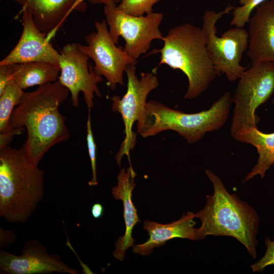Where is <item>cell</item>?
Here are the masks:
<instances>
[{
    "label": "cell",
    "instance_id": "cell-12",
    "mask_svg": "<svg viewBox=\"0 0 274 274\" xmlns=\"http://www.w3.org/2000/svg\"><path fill=\"white\" fill-rule=\"evenodd\" d=\"M0 271L7 274L80 273L67 265L58 255H50L37 240L28 241L20 255L1 251Z\"/></svg>",
    "mask_w": 274,
    "mask_h": 274
},
{
    "label": "cell",
    "instance_id": "cell-4",
    "mask_svg": "<svg viewBox=\"0 0 274 274\" xmlns=\"http://www.w3.org/2000/svg\"><path fill=\"white\" fill-rule=\"evenodd\" d=\"M162 41V48L155 49L149 53L161 55L160 61L152 73H156L158 66L163 64L179 70L188 80L184 98L192 99L199 96L217 75L202 28L184 23L169 29Z\"/></svg>",
    "mask_w": 274,
    "mask_h": 274
},
{
    "label": "cell",
    "instance_id": "cell-9",
    "mask_svg": "<svg viewBox=\"0 0 274 274\" xmlns=\"http://www.w3.org/2000/svg\"><path fill=\"white\" fill-rule=\"evenodd\" d=\"M125 72L127 78V91L122 97L115 95L111 98V108L113 111L121 114L124 125L125 137L115 156L116 161L121 166L123 156L126 155L131 166L129 153L136 143V133L132 127L145 108L148 94L158 87L159 82L153 73H142L139 79L135 64L128 65Z\"/></svg>",
    "mask_w": 274,
    "mask_h": 274
},
{
    "label": "cell",
    "instance_id": "cell-26",
    "mask_svg": "<svg viewBox=\"0 0 274 274\" xmlns=\"http://www.w3.org/2000/svg\"><path fill=\"white\" fill-rule=\"evenodd\" d=\"M17 237L15 233L11 230L0 228V247L1 248L7 247L16 241Z\"/></svg>",
    "mask_w": 274,
    "mask_h": 274
},
{
    "label": "cell",
    "instance_id": "cell-27",
    "mask_svg": "<svg viewBox=\"0 0 274 274\" xmlns=\"http://www.w3.org/2000/svg\"><path fill=\"white\" fill-rule=\"evenodd\" d=\"M104 211L103 206L99 203H95L92 206L91 214L95 219L100 218Z\"/></svg>",
    "mask_w": 274,
    "mask_h": 274
},
{
    "label": "cell",
    "instance_id": "cell-22",
    "mask_svg": "<svg viewBox=\"0 0 274 274\" xmlns=\"http://www.w3.org/2000/svg\"><path fill=\"white\" fill-rule=\"evenodd\" d=\"M161 0H121L117 6L123 13L139 16L153 12V6Z\"/></svg>",
    "mask_w": 274,
    "mask_h": 274
},
{
    "label": "cell",
    "instance_id": "cell-30",
    "mask_svg": "<svg viewBox=\"0 0 274 274\" xmlns=\"http://www.w3.org/2000/svg\"><path fill=\"white\" fill-rule=\"evenodd\" d=\"M114 3L117 4L120 2L121 0H113Z\"/></svg>",
    "mask_w": 274,
    "mask_h": 274
},
{
    "label": "cell",
    "instance_id": "cell-17",
    "mask_svg": "<svg viewBox=\"0 0 274 274\" xmlns=\"http://www.w3.org/2000/svg\"><path fill=\"white\" fill-rule=\"evenodd\" d=\"M136 174L131 166L126 169H122L117 177L116 186L112 188V193L116 200L122 201L123 204V218L125 230L123 236L118 237L115 244V249L113 256L117 259L123 261L125 251L134 245V238L132 232L134 226L141 222L137 214V210L132 201V191L136 186L134 178Z\"/></svg>",
    "mask_w": 274,
    "mask_h": 274
},
{
    "label": "cell",
    "instance_id": "cell-5",
    "mask_svg": "<svg viewBox=\"0 0 274 274\" xmlns=\"http://www.w3.org/2000/svg\"><path fill=\"white\" fill-rule=\"evenodd\" d=\"M232 102L225 92L207 110L186 113L155 101L147 102L138 121V132L143 138L167 130L176 131L188 143L200 140L207 132L221 128L228 118Z\"/></svg>",
    "mask_w": 274,
    "mask_h": 274
},
{
    "label": "cell",
    "instance_id": "cell-24",
    "mask_svg": "<svg viewBox=\"0 0 274 274\" xmlns=\"http://www.w3.org/2000/svg\"><path fill=\"white\" fill-rule=\"evenodd\" d=\"M266 249L264 255L257 262L251 265L254 272H262L264 269L271 265H274V241L267 237L265 240Z\"/></svg>",
    "mask_w": 274,
    "mask_h": 274
},
{
    "label": "cell",
    "instance_id": "cell-8",
    "mask_svg": "<svg viewBox=\"0 0 274 274\" xmlns=\"http://www.w3.org/2000/svg\"><path fill=\"white\" fill-rule=\"evenodd\" d=\"M104 12L112 40L117 44L119 37H122L125 42L123 50L135 60L147 52L153 40L163 39L159 28L162 13L135 16L123 13L117 6H105Z\"/></svg>",
    "mask_w": 274,
    "mask_h": 274
},
{
    "label": "cell",
    "instance_id": "cell-15",
    "mask_svg": "<svg viewBox=\"0 0 274 274\" xmlns=\"http://www.w3.org/2000/svg\"><path fill=\"white\" fill-rule=\"evenodd\" d=\"M248 22L247 54L252 64L274 62V0H267L258 6Z\"/></svg>",
    "mask_w": 274,
    "mask_h": 274
},
{
    "label": "cell",
    "instance_id": "cell-6",
    "mask_svg": "<svg viewBox=\"0 0 274 274\" xmlns=\"http://www.w3.org/2000/svg\"><path fill=\"white\" fill-rule=\"evenodd\" d=\"M274 94V62L252 64L241 77L232 102L235 104L230 127L232 136L257 127V109Z\"/></svg>",
    "mask_w": 274,
    "mask_h": 274
},
{
    "label": "cell",
    "instance_id": "cell-23",
    "mask_svg": "<svg viewBox=\"0 0 274 274\" xmlns=\"http://www.w3.org/2000/svg\"><path fill=\"white\" fill-rule=\"evenodd\" d=\"M87 136L86 141L88 154L90 159L91 166L92 169V179L88 183L89 186H92L97 185L98 184L96 175V146L94 140L92 130L90 111H88V119L87 121Z\"/></svg>",
    "mask_w": 274,
    "mask_h": 274
},
{
    "label": "cell",
    "instance_id": "cell-20",
    "mask_svg": "<svg viewBox=\"0 0 274 274\" xmlns=\"http://www.w3.org/2000/svg\"><path fill=\"white\" fill-rule=\"evenodd\" d=\"M24 91L13 79L0 93V136L9 130L12 112L21 101Z\"/></svg>",
    "mask_w": 274,
    "mask_h": 274
},
{
    "label": "cell",
    "instance_id": "cell-16",
    "mask_svg": "<svg viewBox=\"0 0 274 274\" xmlns=\"http://www.w3.org/2000/svg\"><path fill=\"white\" fill-rule=\"evenodd\" d=\"M194 213L188 212L177 221L168 224H160L148 220L144 222L143 228L149 234V238L143 244L133 245V252L142 256L149 255L155 248L165 244L174 238L199 240L198 229L194 227Z\"/></svg>",
    "mask_w": 274,
    "mask_h": 274
},
{
    "label": "cell",
    "instance_id": "cell-21",
    "mask_svg": "<svg viewBox=\"0 0 274 274\" xmlns=\"http://www.w3.org/2000/svg\"><path fill=\"white\" fill-rule=\"evenodd\" d=\"M267 0H239L240 6L233 10L230 25L243 27L249 21L252 11Z\"/></svg>",
    "mask_w": 274,
    "mask_h": 274
},
{
    "label": "cell",
    "instance_id": "cell-3",
    "mask_svg": "<svg viewBox=\"0 0 274 274\" xmlns=\"http://www.w3.org/2000/svg\"><path fill=\"white\" fill-rule=\"evenodd\" d=\"M44 172L24 148L0 147V216L11 223L26 222L43 197Z\"/></svg>",
    "mask_w": 274,
    "mask_h": 274
},
{
    "label": "cell",
    "instance_id": "cell-7",
    "mask_svg": "<svg viewBox=\"0 0 274 274\" xmlns=\"http://www.w3.org/2000/svg\"><path fill=\"white\" fill-rule=\"evenodd\" d=\"M234 8L228 6L219 12L206 11L203 16L202 26L207 48L217 75L223 74L231 82L239 79L247 70L241 61L248 48V32L243 27H235L227 30L221 37H218L216 24L223 15Z\"/></svg>",
    "mask_w": 274,
    "mask_h": 274
},
{
    "label": "cell",
    "instance_id": "cell-29",
    "mask_svg": "<svg viewBox=\"0 0 274 274\" xmlns=\"http://www.w3.org/2000/svg\"><path fill=\"white\" fill-rule=\"evenodd\" d=\"M92 4H104L105 6H116L113 0H88Z\"/></svg>",
    "mask_w": 274,
    "mask_h": 274
},
{
    "label": "cell",
    "instance_id": "cell-28",
    "mask_svg": "<svg viewBox=\"0 0 274 274\" xmlns=\"http://www.w3.org/2000/svg\"><path fill=\"white\" fill-rule=\"evenodd\" d=\"M66 245L68 246V247L73 251L74 254L76 255V257H77L78 261H79V264L81 266L82 268V271L84 273H92L91 271L89 269V268L88 267L87 265L84 264L83 262L81 261L80 258L78 256V255L77 254L76 252L75 251V250L73 249L72 246L71 245L70 241L67 238V242L66 243Z\"/></svg>",
    "mask_w": 274,
    "mask_h": 274
},
{
    "label": "cell",
    "instance_id": "cell-19",
    "mask_svg": "<svg viewBox=\"0 0 274 274\" xmlns=\"http://www.w3.org/2000/svg\"><path fill=\"white\" fill-rule=\"evenodd\" d=\"M13 79L23 90L56 82L60 74L59 65L46 62L12 64Z\"/></svg>",
    "mask_w": 274,
    "mask_h": 274
},
{
    "label": "cell",
    "instance_id": "cell-32",
    "mask_svg": "<svg viewBox=\"0 0 274 274\" xmlns=\"http://www.w3.org/2000/svg\"><path fill=\"white\" fill-rule=\"evenodd\" d=\"M1 1H2V0H1Z\"/></svg>",
    "mask_w": 274,
    "mask_h": 274
},
{
    "label": "cell",
    "instance_id": "cell-25",
    "mask_svg": "<svg viewBox=\"0 0 274 274\" xmlns=\"http://www.w3.org/2000/svg\"><path fill=\"white\" fill-rule=\"evenodd\" d=\"M13 80L12 64L0 65V93Z\"/></svg>",
    "mask_w": 274,
    "mask_h": 274
},
{
    "label": "cell",
    "instance_id": "cell-2",
    "mask_svg": "<svg viewBox=\"0 0 274 274\" xmlns=\"http://www.w3.org/2000/svg\"><path fill=\"white\" fill-rule=\"evenodd\" d=\"M213 185L214 192L206 196L204 208L194 214L201 223L198 229L199 239L207 235L229 236L236 238L256 258V235L259 218L254 209L229 193L220 178L211 170H205Z\"/></svg>",
    "mask_w": 274,
    "mask_h": 274
},
{
    "label": "cell",
    "instance_id": "cell-13",
    "mask_svg": "<svg viewBox=\"0 0 274 274\" xmlns=\"http://www.w3.org/2000/svg\"><path fill=\"white\" fill-rule=\"evenodd\" d=\"M21 14L22 32L14 48L0 61V65L28 62H46L59 65L60 53L53 47L47 35L39 29L27 11Z\"/></svg>",
    "mask_w": 274,
    "mask_h": 274
},
{
    "label": "cell",
    "instance_id": "cell-10",
    "mask_svg": "<svg viewBox=\"0 0 274 274\" xmlns=\"http://www.w3.org/2000/svg\"><path fill=\"white\" fill-rule=\"evenodd\" d=\"M94 26L96 31L85 37L87 45L78 43V48L93 60L94 73L104 76L107 85L114 90L118 84L123 85V73L126 67L130 64L136 65L137 61L113 41L106 20L96 21Z\"/></svg>",
    "mask_w": 274,
    "mask_h": 274
},
{
    "label": "cell",
    "instance_id": "cell-11",
    "mask_svg": "<svg viewBox=\"0 0 274 274\" xmlns=\"http://www.w3.org/2000/svg\"><path fill=\"white\" fill-rule=\"evenodd\" d=\"M59 53L60 72L58 81L70 91L73 106H79V94L82 92L88 111H91L94 94L101 96L98 83L104 81L102 77L94 73L89 64L90 58L80 50L78 43L65 45Z\"/></svg>",
    "mask_w": 274,
    "mask_h": 274
},
{
    "label": "cell",
    "instance_id": "cell-31",
    "mask_svg": "<svg viewBox=\"0 0 274 274\" xmlns=\"http://www.w3.org/2000/svg\"><path fill=\"white\" fill-rule=\"evenodd\" d=\"M272 105L274 106V97H273V98L272 99Z\"/></svg>",
    "mask_w": 274,
    "mask_h": 274
},
{
    "label": "cell",
    "instance_id": "cell-18",
    "mask_svg": "<svg viewBox=\"0 0 274 274\" xmlns=\"http://www.w3.org/2000/svg\"><path fill=\"white\" fill-rule=\"evenodd\" d=\"M234 139L253 146L258 154L256 164L246 175L243 183L257 175L263 179L266 172L274 164V132H263L256 127L240 133Z\"/></svg>",
    "mask_w": 274,
    "mask_h": 274
},
{
    "label": "cell",
    "instance_id": "cell-14",
    "mask_svg": "<svg viewBox=\"0 0 274 274\" xmlns=\"http://www.w3.org/2000/svg\"><path fill=\"white\" fill-rule=\"evenodd\" d=\"M21 6L20 12L31 13L34 23L47 35L49 41L62 27L74 11L84 12L85 0H13Z\"/></svg>",
    "mask_w": 274,
    "mask_h": 274
},
{
    "label": "cell",
    "instance_id": "cell-1",
    "mask_svg": "<svg viewBox=\"0 0 274 274\" xmlns=\"http://www.w3.org/2000/svg\"><path fill=\"white\" fill-rule=\"evenodd\" d=\"M69 93L58 81L24 92L11 115L8 132L0 136V147L9 145L15 135L26 128L27 139L22 146L30 160L38 165L52 147L70 138L66 118L58 111Z\"/></svg>",
    "mask_w": 274,
    "mask_h": 274
}]
</instances>
